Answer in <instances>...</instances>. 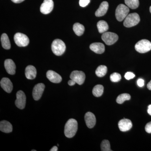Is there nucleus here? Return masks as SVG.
I'll return each mask as SVG.
<instances>
[{
    "label": "nucleus",
    "mask_w": 151,
    "mask_h": 151,
    "mask_svg": "<svg viewBox=\"0 0 151 151\" xmlns=\"http://www.w3.org/2000/svg\"><path fill=\"white\" fill-rule=\"evenodd\" d=\"M78 129V123L75 119H69L66 122L64 128V134L66 137H73Z\"/></svg>",
    "instance_id": "1"
},
{
    "label": "nucleus",
    "mask_w": 151,
    "mask_h": 151,
    "mask_svg": "<svg viewBox=\"0 0 151 151\" xmlns=\"http://www.w3.org/2000/svg\"><path fill=\"white\" fill-rule=\"evenodd\" d=\"M52 50L55 55L60 56L64 53L66 49L65 43L60 39H55L52 43Z\"/></svg>",
    "instance_id": "2"
},
{
    "label": "nucleus",
    "mask_w": 151,
    "mask_h": 151,
    "mask_svg": "<svg viewBox=\"0 0 151 151\" xmlns=\"http://www.w3.org/2000/svg\"><path fill=\"white\" fill-rule=\"evenodd\" d=\"M140 21L139 14L136 13L128 14L124 19V25L125 27H131L135 26Z\"/></svg>",
    "instance_id": "3"
},
{
    "label": "nucleus",
    "mask_w": 151,
    "mask_h": 151,
    "mask_svg": "<svg viewBox=\"0 0 151 151\" xmlns=\"http://www.w3.org/2000/svg\"><path fill=\"white\" fill-rule=\"evenodd\" d=\"M129 12V9L127 6L120 4L117 7L116 11V17L118 21L122 22L127 16Z\"/></svg>",
    "instance_id": "4"
},
{
    "label": "nucleus",
    "mask_w": 151,
    "mask_h": 151,
    "mask_svg": "<svg viewBox=\"0 0 151 151\" xmlns=\"http://www.w3.org/2000/svg\"><path fill=\"white\" fill-rule=\"evenodd\" d=\"M135 48L137 51L139 53H146L151 50V42L147 40H142L136 44Z\"/></svg>",
    "instance_id": "5"
},
{
    "label": "nucleus",
    "mask_w": 151,
    "mask_h": 151,
    "mask_svg": "<svg viewBox=\"0 0 151 151\" xmlns=\"http://www.w3.org/2000/svg\"><path fill=\"white\" fill-rule=\"evenodd\" d=\"M14 40L17 46L25 47L28 45L29 42V38L25 35L21 33H17L14 36Z\"/></svg>",
    "instance_id": "6"
},
{
    "label": "nucleus",
    "mask_w": 151,
    "mask_h": 151,
    "mask_svg": "<svg viewBox=\"0 0 151 151\" xmlns=\"http://www.w3.org/2000/svg\"><path fill=\"white\" fill-rule=\"evenodd\" d=\"M119 36L116 33L111 32L103 33L102 39L106 45H111L116 42L118 40Z\"/></svg>",
    "instance_id": "7"
},
{
    "label": "nucleus",
    "mask_w": 151,
    "mask_h": 151,
    "mask_svg": "<svg viewBox=\"0 0 151 151\" xmlns=\"http://www.w3.org/2000/svg\"><path fill=\"white\" fill-rule=\"evenodd\" d=\"M70 77V79H73L77 84L82 85L84 83L86 76L83 71L74 70L71 72Z\"/></svg>",
    "instance_id": "8"
},
{
    "label": "nucleus",
    "mask_w": 151,
    "mask_h": 151,
    "mask_svg": "<svg viewBox=\"0 0 151 151\" xmlns=\"http://www.w3.org/2000/svg\"><path fill=\"white\" fill-rule=\"evenodd\" d=\"M17 99L15 101V105L20 109H23L25 107L26 102V97L24 92L21 90L17 92Z\"/></svg>",
    "instance_id": "9"
},
{
    "label": "nucleus",
    "mask_w": 151,
    "mask_h": 151,
    "mask_svg": "<svg viewBox=\"0 0 151 151\" xmlns=\"http://www.w3.org/2000/svg\"><path fill=\"white\" fill-rule=\"evenodd\" d=\"M53 7L54 3L52 0H44L41 5L40 12L44 14H47L51 12L53 9Z\"/></svg>",
    "instance_id": "10"
},
{
    "label": "nucleus",
    "mask_w": 151,
    "mask_h": 151,
    "mask_svg": "<svg viewBox=\"0 0 151 151\" xmlns=\"http://www.w3.org/2000/svg\"><path fill=\"white\" fill-rule=\"evenodd\" d=\"M45 86L42 83H39L35 85L33 89L32 96L35 100H40L43 94Z\"/></svg>",
    "instance_id": "11"
},
{
    "label": "nucleus",
    "mask_w": 151,
    "mask_h": 151,
    "mask_svg": "<svg viewBox=\"0 0 151 151\" xmlns=\"http://www.w3.org/2000/svg\"><path fill=\"white\" fill-rule=\"evenodd\" d=\"M118 125L120 131L126 132L131 129L132 127V123L129 119H124L119 121Z\"/></svg>",
    "instance_id": "12"
},
{
    "label": "nucleus",
    "mask_w": 151,
    "mask_h": 151,
    "mask_svg": "<svg viewBox=\"0 0 151 151\" xmlns=\"http://www.w3.org/2000/svg\"><path fill=\"white\" fill-rule=\"evenodd\" d=\"M84 119L86 126L88 128L92 129L94 127L96 123V119L93 113L90 112H87L85 114Z\"/></svg>",
    "instance_id": "13"
},
{
    "label": "nucleus",
    "mask_w": 151,
    "mask_h": 151,
    "mask_svg": "<svg viewBox=\"0 0 151 151\" xmlns=\"http://www.w3.org/2000/svg\"><path fill=\"white\" fill-rule=\"evenodd\" d=\"M46 76L49 80L52 83H60L62 80V77L59 74L52 70H48L46 73Z\"/></svg>",
    "instance_id": "14"
},
{
    "label": "nucleus",
    "mask_w": 151,
    "mask_h": 151,
    "mask_svg": "<svg viewBox=\"0 0 151 151\" xmlns=\"http://www.w3.org/2000/svg\"><path fill=\"white\" fill-rule=\"evenodd\" d=\"M1 86L5 92L10 93L12 91L13 84L11 80L7 78H3L1 80Z\"/></svg>",
    "instance_id": "15"
},
{
    "label": "nucleus",
    "mask_w": 151,
    "mask_h": 151,
    "mask_svg": "<svg viewBox=\"0 0 151 151\" xmlns=\"http://www.w3.org/2000/svg\"><path fill=\"white\" fill-rule=\"evenodd\" d=\"M4 66L7 72L10 75H14L16 73L15 64L12 59L6 60L4 62Z\"/></svg>",
    "instance_id": "16"
},
{
    "label": "nucleus",
    "mask_w": 151,
    "mask_h": 151,
    "mask_svg": "<svg viewBox=\"0 0 151 151\" xmlns=\"http://www.w3.org/2000/svg\"><path fill=\"white\" fill-rule=\"evenodd\" d=\"M25 74L26 77L27 79H35L36 77V69L33 65H28L26 68Z\"/></svg>",
    "instance_id": "17"
},
{
    "label": "nucleus",
    "mask_w": 151,
    "mask_h": 151,
    "mask_svg": "<svg viewBox=\"0 0 151 151\" xmlns=\"http://www.w3.org/2000/svg\"><path fill=\"white\" fill-rule=\"evenodd\" d=\"M109 4L107 1H103L101 4L98 9L95 12V16L97 17H100L105 15L108 11Z\"/></svg>",
    "instance_id": "18"
},
{
    "label": "nucleus",
    "mask_w": 151,
    "mask_h": 151,
    "mask_svg": "<svg viewBox=\"0 0 151 151\" xmlns=\"http://www.w3.org/2000/svg\"><path fill=\"white\" fill-rule=\"evenodd\" d=\"M90 49L97 54H102L105 51V47L103 43L95 42L90 45Z\"/></svg>",
    "instance_id": "19"
},
{
    "label": "nucleus",
    "mask_w": 151,
    "mask_h": 151,
    "mask_svg": "<svg viewBox=\"0 0 151 151\" xmlns=\"http://www.w3.org/2000/svg\"><path fill=\"white\" fill-rule=\"evenodd\" d=\"M0 130L4 133H11L12 132V126L10 123L7 121H1L0 122Z\"/></svg>",
    "instance_id": "20"
},
{
    "label": "nucleus",
    "mask_w": 151,
    "mask_h": 151,
    "mask_svg": "<svg viewBox=\"0 0 151 151\" xmlns=\"http://www.w3.org/2000/svg\"><path fill=\"white\" fill-rule=\"evenodd\" d=\"M2 46L3 48L8 50L11 48V43L8 36L5 33L2 35L1 38Z\"/></svg>",
    "instance_id": "21"
},
{
    "label": "nucleus",
    "mask_w": 151,
    "mask_h": 151,
    "mask_svg": "<svg viewBox=\"0 0 151 151\" xmlns=\"http://www.w3.org/2000/svg\"><path fill=\"white\" fill-rule=\"evenodd\" d=\"M85 28L84 26L79 23L74 24L73 26V30L76 34L78 36L82 35L84 32Z\"/></svg>",
    "instance_id": "22"
},
{
    "label": "nucleus",
    "mask_w": 151,
    "mask_h": 151,
    "mask_svg": "<svg viewBox=\"0 0 151 151\" xmlns=\"http://www.w3.org/2000/svg\"><path fill=\"white\" fill-rule=\"evenodd\" d=\"M97 27L98 31L100 33H103L106 32L109 29L108 23L105 21L101 20L98 22Z\"/></svg>",
    "instance_id": "23"
},
{
    "label": "nucleus",
    "mask_w": 151,
    "mask_h": 151,
    "mask_svg": "<svg viewBox=\"0 0 151 151\" xmlns=\"http://www.w3.org/2000/svg\"><path fill=\"white\" fill-rule=\"evenodd\" d=\"M104 92V87L103 85L98 84L96 85L92 90V94L96 97H99L102 96Z\"/></svg>",
    "instance_id": "24"
},
{
    "label": "nucleus",
    "mask_w": 151,
    "mask_h": 151,
    "mask_svg": "<svg viewBox=\"0 0 151 151\" xmlns=\"http://www.w3.org/2000/svg\"><path fill=\"white\" fill-rule=\"evenodd\" d=\"M107 72V67L104 65H100L98 66L95 71L96 75L99 77H102L105 76Z\"/></svg>",
    "instance_id": "25"
},
{
    "label": "nucleus",
    "mask_w": 151,
    "mask_h": 151,
    "mask_svg": "<svg viewBox=\"0 0 151 151\" xmlns=\"http://www.w3.org/2000/svg\"><path fill=\"white\" fill-rule=\"evenodd\" d=\"M125 3L128 7L133 9L137 8L139 5V0H125Z\"/></svg>",
    "instance_id": "26"
},
{
    "label": "nucleus",
    "mask_w": 151,
    "mask_h": 151,
    "mask_svg": "<svg viewBox=\"0 0 151 151\" xmlns=\"http://www.w3.org/2000/svg\"><path fill=\"white\" fill-rule=\"evenodd\" d=\"M131 99V95L127 93H124L119 95L117 99L116 102L119 104H122L124 103V101L126 100H129Z\"/></svg>",
    "instance_id": "27"
},
{
    "label": "nucleus",
    "mask_w": 151,
    "mask_h": 151,
    "mask_svg": "<svg viewBox=\"0 0 151 151\" xmlns=\"http://www.w3.org/2000/svg\"><path fill=\"white\" fill-rule=\"evenodd\" d=\"M101 150L102 151H111L110 142L107 140H104L101 144Z\"/></svg>",
    "instance_id": "28"
},
{
    "label": "nucleus",
    "mask_w": 151,
    "mask_h": 151,
    "mask_svg": "<svg viewBox=\"0 0 151 151\" xmlns=\"http://www.w3.org/2000/svg\"><path fill=\"white\" fill-rule=\"evenodd\" d=\"M121 79H122V76L121 74L116 72L112 73L110 76V79L112 82H119L121 81Z\"/></svg>",
    "instance_id": "29"
},
{
    "label": "nucleus",
    "mask_w": 151,
    "mask_h": 151,
    "mask_svg": "<svg viewBox=\"0 0 151 151\" xmlns=\"http://www.w3.org/2000/svg\"><path fill=\"white\" fill-rule=\"evenodd\" d=\"M90 3V0H80L79 2V5L82 7H84L88 5Z\"/></svg>",
    "instance_id": "30"
},
{
    "label": "nucleus",
    "mask_w": 151,
    "mask_h": 151,
    "mask_svg": "<svg viewBox=\"0 0 151 151\" xmlns=\"http://www.w3.org/2000/svg\"><path fill=\"white\" fill-rule=\"evenodd\" d=\"M135 76V74L131 72H127L125 75V78L127 80L132 79V78H134Z\"/></svg>",
    "instance_id": "31"
},
{
    "label": "nucleus",
    "mask_w": 151,
    "mask_h": 151,
    "mask_svg": "<svg viewBox=\"0 0 151 151\" xmlns=\"http://www.w3.org/2000/svg\"><path fill=\"white\" fill-rule=\"evenodd\" d=\"M145 129L147 133H151V122H149L146 124Z\"/></svg>",
    "instance_id": "32"
},
{
    "label": "nucleus",
    "mask_w": 151,
    "mask_h": 151,
    "mask_svg": "<svg viewBox=\"0 0 151 151\" xmlns=\"http://www.w3.org/2000/svg\"><path fill=\"white\" fill-rule=\"evenodd\" d=\"M137 83L138 86L140 87H142L145 84V81L142 78H139L137 81Z\"/></svg>",
    "instance_id": "33"
},
{
    "label": "nucleus",
    "mask_w": 151,
    "mask_h": 151,
    "mask_svg": "<svg viewBox=\"0 0 151 151\" xmlns=\"http://www.w3.org/2000/svg\"><path fill=\"white\" fill-rule=\"evenodd\" d=\"M68 84L69 86H71L74 85L76 83V82L74 80H73V79H71L68 81Z\"/></svg>",
    "instance_id": "34"
},
{
    "label": "nucleus",
    "mask_w": 151,
    "mask_h": 151,
    "mask_svg": "<svg viewBox=\"0 0 151 151\" xmlns=\"http://www.w3.org/2000/svg\"><path fill=\"white\" fill-rule=\"evenodd\" d=\"M11 1L13 2L14 3L19 4V3H22V2L24 1V0H11Z\"/></svg>",
    "instance_id": "35"
},
{
    "label": "nucleus",
    "mask_w": 151,
    "mask_h": 151,
    "mask_svg": "<svg viewBox=\"0 0 151 151\" xmlns=\"http://www.w3.org/2000/svg\"><path fill=\"white\" fill-rule=\"evenodd\" d=\"M148 113H149V115L151 116V105H149L148 108L147 110Z\"/></svg>",
    "instance_id": "36"
},
{
    "label": "nucleus",
    "mask_w": 151,
    "mask_h": 151,
    "mask_svg": "<svg viewBox=\"0 0 151 151\" xmlns=\"http://www.w3.org/2000/svg\"><path fill=\"white\" fill-rule=\"evenodd\" d=\"M147 87L150 90H151V80L148 83L147 85Z\"/></svg>",
    "instance_id": "37"
},
{
    "label": "nucleus",
    "mask_w": 151,
    "mask_h": 151,
    "mask_svg": "<svg viewBox=\"0 0 151 151\" xmlns=\"http://www.w3.org/2000/svg\"><path fill=\"white\" fill-rule=\"evenodd\" d=\"M58 148L56 146H54V147H52V148L50 151H58Z\"/></svg>",
    "instance_id": "38"
},
{
    "label": "nucleus",
    "mask_w": 151,
    "mask_h": 151,
    "mask_svg": "<svg viewBox=\"0 0 151 151\" xmlns=\"http://www.w3.org/2000/svg\"><path fill=\"white\" fill-rule=\"evenodd\" d=\"M150 13H151V6L150 7Z\"/></svg>",
    "instance_id": "39"
},
{
    "label": "nucleus",
    "mask_w": 151,
    "mask_h": 151,
    "mask_svg": "<svg viewBox=\"0 0 151 151\" xmlns=\"http://www.w3.org/2000/svg\"><path fill=\"white\" fill-rule=\"evenodd\" d=\"M36 150H32V151H36Z\"/></svg>",
    "instance_id": "40"
}]
</instances>
